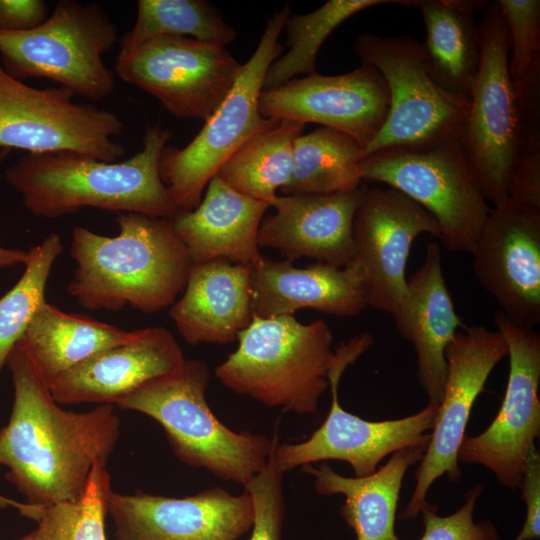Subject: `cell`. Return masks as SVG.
I'll return each mask as SVG.
<instances>
[{
    "label": "cell",
    "mask_w": 540,
    "mask_h": 540,
    "mask_svg": "<svg viewBox=\"0 0 540 540\" xmlns=\"http://www.w3.org/2000/svg\"><path fill=\"white\" fill-rule=\"evenodd\" d=\"M14 401L0 429V465L27 503L74 502L84 492L94 465L107 464L120 436L114 405L88 412L61 408L20 342L7 364Z\"/></svg>",
    "instance_id": "1"
},
{
    "label": "cell",
    "mask_w": 540,
    "mask_h": 540,
    "mask_svg": "<svg viewBox=\"0 0 540 540\" xmlns=\"http://www.w3.org/2000/svg\"><path fill=\"white\" fill-rule=\"evenodd\" d=\"M116 221V236L73 228L70 255L76 267L67 293L92 311L129 306L150 314L172 306L193 262L171 219L120 213Z\"/></svg>",
    "instance_id": "2"
},
{
    "label": "cell",
    "mask_w": 540,
    "mask_h": 540,
    "mask_svg": "<svg viewBox=\"0 0 540 540\" xmlns=\"http://www.w3.org/2000/svg\"><path fill=\"white\" fill-rule=\"evenodd\" d=\"M171 136L156 123L147 127L142 149L124 161L75 152L28 153L4 175L37 217L54 219L91 207L173 219L180 210L159 174L160 155Z\"/></svg>",
    "instance_id": "3"
},
{
    "label": "cell",
    "mask_w": 540,
    "mask_h": 540,
    "mask_svg": "<svg viewBox=\"0 0 540 540\" xmlns=\"http://www.w3.org/2000/svg\"><path fill=\"white\" fill-rule=\"evenodd\" d=\"M209 378L205 362L185 359L178 369L147 381L116 406L157 421L183 463L244 486L267 467L277 440L238 433L219 421L205 396Z\"/></svg>",
    "instance_id": "4"
},
{
    "label": "cell",
    "mask_w": 540,
    "mask_h": 540,
    "mask_svg": "<svg viewBox=\"0 0 540 540\" xmlns=\"http://www.w3.org/2000/svg\"><path fill=\"white\" fill-rule=\"evenodd\" d=\"M237 339V349L215 369L224 386L267 407L300 415L317 411L334 360L333 335L324 320L304 324L294 315L253 316Z\"/></svg>",
    "instance_id": "5"
},
{
    "label": "cell",
    "mask_w": 540,
    "mask_h": 540,
    "mask_svg": "<svg viewBox=\"0 0 540 540\" xmlns=\"http://www.w3.org/2000/svg\"><path fill=\"white\" fill-rule=\"evenodd\" d=\"M118 41V28L100 4L59 0L39 26L0 32V65L18 80L50 79L99 101L116 87L115 74L103 57Z\"/></svg>",
    "instance_id": "6"
},
{
    "label": "cell",
    "mask_w": 540,
    "mask_h": 540,
    "mask_svg": "<svg viewBox=\"0 0 540 540\" xmlns=\"http://www.w3.org/2000/svg\"><path fill=\"white\" fill-rule=\"evenodd\" d=\"M289 16L290 6L286 4L268 19L254 53L194 139L183 148H163L159 174L180 211L194 209L224 162L249 138L278 121L261 115L259 97L267 69L282 52L279 37Z\"/></svg>",
    "instance_id": "7"
},
{
    "label": "cell",
    "mask_w": 540,
    "mask_h": 540,
    "mask_svg": "<svg viewBox=\"0 0 540 540\" xmlns=\"http://www.w3.org/2000/svg\"><path fill=\"white\" fill-rule=\"evenodd\" d=\"M362 180L408 196L436 220L440 246L472 253L490 208L459 139L388 148L362 158Z\"/></svg>",
    "instance_id": "8"
},
{
    "label": "cell",
    "mask_w": 540,
    "mask_h": 540,
    "mask_svg": "<svg viewBox=\"0 0 540 540\" xmlns=\"http://www.w3.org/2000/svg\"><path fill=\"white\" fill-rule=\"evenodd\" d=\"M353 49L362 64L374 67L382 75L390 97L385 123L362 149V158L388 148L460 140L469 100L438 84L422 43L408 36L362 33Z\"/></svg>",
    "instance_id": "9"
},
{
    "label": "cell",
    "mask_w": 540,
    "mask_h": 540,
    "mask_svg": "<svg viewBox=\"0 0 540 540\" xmlns=\"http://www.w3.org/2000/svg\"><path fill=\"white\" fill-rule=\"evenodd\" d=\"M373 342L372 335L363 332L339 344L327 376L332 397L329 413L307 440L275 444L270 459L280 472L340 460L353 468L355 477H363L375 472L388 455L430 436L439 405L428 404L413 415L384 421H368L341 407L338 386L342 375Z\"/></svg>",
    "instance_id": "10"
},
{
    "label": "cell",
    "mask_w": 540,
    "mask_h": 540,
    "mask_svg": "<svg viewBox=\"0 0 540 540\" xmlns=\"http://www.w3.org/2000/svg\"><path fill=\"white\" fill-rule=\"evenodd\" d=\"M73 96L63 86H28L0 65V150L75 152L106 162L125 155V147L115 140L123 132L121 118L107 109L74 103Z\"/></svg>",
    "instance_id": "11"
},
{
    "label": "cell",
    "mask_w": 540,
    "mask_h": 540,
    "mask_svg": "<svg viewBox=\"0 0 540 540\" xmlns=\"http://www.w3.org/2000/svg\"><path fill=\"white\" fill-rule=\"evenodd\" d=\"M478 24L481 56L460 142L485 199L509 198L515 161L516 104L508 69L510 41L497 1H487Z\"/></svg>",
    "instance_id": "12"
},
{
    "label": "cell",
    "mask_w": 540,
    "mask_h": 540,
    "mask_svg": "<svg viewBox=\"0 0 540 540\" xmlns=\"http://www.w3.org/2000/svg\"><path fill=\"white\" fill-rule=\"evenodd\" d=\"M493 321L508 349L505 396L491 424L476 436L464 437L458 461L484 466L501 485L516 491L540 435V334L500 310Z\"/></svg>",
    "instance_id": "13"
},
{
    "label": "cell",
    "mask_w": 540,
    "mask_h": 540,
    "mask_svg": "<svg viewBox=\"0 0 540 540\" xmlns=\"http://www.w3.org/2000/svg\"><path fill=\"white\" fill-rule=\"evenodd\" d=\"M224 46L183 36L151 39L116 57L114 72L177 118L206 120L242 71Z\"/></svg>",
    "instance_id": "14"
},
{
    "label": "cell",
    "mask_w": 540,
    "mask_h": 540,
    "mask_svg": "<svg viewBox=\"0 0 540 540\" xmlns=\"http://www.w3.org/2000/svg\"><path fill=\"white\" fill-rule=\"evenodd\" d=\"M507 355V345L500 333L483 325L463 326L448 344L444 395L427 449L415 473L414 490L401 519H412L420 514L427 492L443 475L451 482L460 480L458 451L466 436L474 402L492 370Z\"/></svg>",
    "instance_id": "15"
},
{
    "label": "cell",
    "mask_w": 540,
    "mask_h": 540,
    "mask_svg": "<svg viewBox=\"0 0 540 540\" xmlns=\"http://www.w3.org/2000/svg\"><path fill=\"white\" fill-rule=\"evenodd\" d=\"M422 233L439 235L427 210L393 188L365 187L353 220L352 263L368 307L393 315L402 304L410 248Z\"/></svg>",
    "instance_id": "16"
},
{
    "label": "cell",
    "mask_w": 540,
    "mask_h": 540,
    "mask_svg": "<svg viewBox=\"0 0 540 540\" xmlns=\"http://www.w3.org/2000/svg\"><path fill=\"white\" fill-rule=\"evenodd\" d=\"M473 272L501 312L540 323V206L508 198L490 209L476 240Z\"/></svg>",
    "instance_id": "17"
},
{
    "label": "cell",
    "mask_w": 540,
    "mask_h": 540,
    "mask_svg": "<svg viewBox=\"0 0 540 540\" xmlns=\"http://www.w3.org/2000/svg\"><path fill=\"white\" fill-rule=\"evenodd\" d=\"M389 105L385 80L365 64L341 75L294 78L259 97L264 118L321 124L351 136L362 149L381 130Z\"/></svg>",
    "instance_id": "18"
},
{
    "label": "cell",
    "mask_w": 540,
    "mask_h": 540,
    "mask_svg": "<svg viewBox=\"0 0 540 540\" xmlns=\"http://www.w3.org/2000/svg\"><path fill=\"white\" fill-rule=\"evenodd\" d=\"M115 540H237L253 525L252 497L215 487L183 498L111 491Z\"/></svg>",
    "instance_id": "19"
},
{
    "label": "cell",
    "mask_w": 540,
    "mask_h": 540,
    "mask_svg": "<svg viewBox=\"0 0 540 540\" xmlns=\"http://www.w3.org/2000/svg\"><path fill=\"white\" fill-rule=\"evenodd\" d=\"M185 361L173 334L162 326L138 329L128 342L106 348L55 378L48 386L59 404L116 405L149 380Z\"/></svg>",
    "instance_id": "20"
},
{
    "label": "cell",
    "mask_w": 540,
    "mask_h": 540,
    "mask_svg": "<svg viewBox=\"0 0 540 540\" xmlns=\"http://www.w3.org/2000/svg\"><path fill=\"white\" fill-rule=\"evenodd\" d=\"M365 186L329 194L276 196L275 212L260 225L258 245L286 260L311 258L345 267L354 258L353 220Z\"/></svg>",
    "instance_id": "21"
},
{
    "label": "cell",
    "mask_w": 540,
    "mask_h": 540,
    "mask_svg": "<svg viewBox=\"0 0 540 540\" xmlns=\"http://www.w3.org/2000/svg\"><path fill=\"white\" fill-rule=\"evenodd\" d=\"M392 316L398 334L413 345L417 380L428 404L439 405L447 377L445 351L463 327L446 286L439 243H428L425 260L407 279L405 299Z\"/></svg>",
    "instance_id": "22"
},
{
    "label": "cell",
    "mask_w": 540,
    "mask_h": 540,
    "mask_svg": "<svg viewBox=\"0 0 540 540\" xmlns=\"http://www.w3.org/2000/svg\"><path fill=\"white\" fill-rule=\"evenodd\" d=\"M253 316L272 318L313 309L336 317H353L368 306L354 263L336 267L316 262L304 268L262 255L252 265Z\"/></svg>",
    "instance_id": "23"
},
{
    "label": "cell",
    "mask_w": 540,
    "mask_h": 540,
    "mask_svg": "<svg viewBox=\"0 0 540 540\" xmlns=\"http://www.w3.org/2000/svg\"><path fill=\"white\" fill-rule=\"evenodd\" d=\"M169 315L190 345L233 342L253 320L252 265L221 259L193 263Z\"/></svg>",
    "instance_id": "24"
},
{
    "label": "cell",
    "mask_w": 540,
    "mask_h": 540,
    "mask_svg": "<svg viewBox=\"0 0 540 540\" xmlns=\"http://www.w3.org/2000/svg\"><path fill=\"white\" fill-rule=\"evenodd\" d=\"M269 207L235 191L216 174L200 203L171 221L193 263L221 259L253 265L262 257L258 233Z\"/></svg>",
    "instance_id": "25"
},
{
    "label": "cell",
    "mask_w": 540,
    "mask_h": 540,
    "mask_svg": "<svg viewBox=\"0 0 540 540\" xmlns=\"http://www.w3.org/2000/svg\"><path fill=\"white\" fill-rule=\"evenodd\" d=\"M429 440L430 436L394 452L387 463L363 477L340 475L327 463L302 468L314 477L319 495L345 497L341 515L357 540H399L394 525L402 482L408 468L423 458Z\"/></svg>",
    "instance_id": "26"
},
{
    "label": "cell",
    "mask_w": 540,
    "mask_h": 540,
    "mask_svg": "<svg viewBox=\"0 0 540 540\" xmlns=\"http://www.w3.org/2000/svg\"><path fill=\"white\" fill-rule=\"evenodd\" d=\"M487 1L414 0L426 27L423 45L429 69L449 93L470 99L481 47L475 13Z\"/></svg>",
    "instance_id": "27"
},
{
    "label": "cell",
    "mask_w": 540,
    "mask_h": 540,
    "mask_svg": "<svg viewBox=\"0 0 540 540\" xmlns=\"http://www.w3.org/2000/svg\"><path fill=\"white\" fill-rule=\"evenodd\" d=\"M137 333L138 330L126 331L88 316L66 313L44 301L19 342L49 385L90 356L128 342Z\"/></svg>",
    "instance_id": "28"
},
{
    "label": "cell",
    "mask_w": 540,
    "mask_h": 540,
    "mask_svg": "<svg viewBox=\"0 0 540 540\" xmlns=\"http://www.w3.org/2000/svg\"><path fill=\"white\" fill-rule=\"evenodd\" d=\"M362 146L351 136L321 127L294 143L293 168L280 189L285 195L329 194L360 188Z\"/></svg>",
    "instance_id": "29"
},
{
    "label": "cell",
    "mask_w": 540,
    "mask_h": 540,
    "mask_svg": "<svg viewBox=\"0 0 540 540\" xmlns=\"http://www.w3.org/2000/svg\"><path fill=\"white\" fill-rule=\"evenodd\" d=\"M304 128L298 121H277L242 144L217 175L240 194L271 204L291 176L294 143Z\"/></svg>",
    "instance_id": "30"
},
{
    "label": "cell",
    "mask_w": 540,
    "mask_h": 540,
    "mask_svg": "<svg viewBox=\"0 0 540 540\" xmlns=\"http://www.w3.org/2000/svg\"><path fill=\"white\" fill-rule=\"evenodd\" d=\"M161 36H183L221 46L232 43L236 31L204 0H139L133 27L119 40L117 57Z\"/></svg>",
    "instance_id": "31"
},
{
    "label": "cell",
    "mask_w": 540,
    "mask_h": 540,
    "mask_svg": "<svg viewBox=\"0 0 540 540\" xmlns=\"http://www.w3.org/2000/svg\"><path fill=\"white\" fill-rule=\"evenodd\" d=\"M383 4L413 7L414 0H330L307 14L289 16L284 29L289 50L267 69L263 90L278 87L298 75L316 73V57L328 36L354 14Z\"/></svg>",
    "instance_id": "32"
},
{
    "label": "cell",
    "mask_w": 540,
    "mask_h": 540,
    "mask_svg": "<svg viewBox=\"0 0 540 540\" xmlns=\"http://www.w3.org/2000/svg\"><path fill=\"white\" fill-rule=\"evenodd\" d=\"M62 250V239L57 233H50L40 244L31 247L22 276L0 298V373L36 309L46 301L47 281Z\"/></svg>",
    "instance_id": "33"
},
{
    "label": "cell",
    "mask_w": 540,
    "mask_h": 540,
    "mask_svg": "<svg viewBox=\"0 0 540 540\" xmlns=\"http://www.w3.org/2000/svg\"><path fill=\"white\" fill-rule=\"evenodd\" d=\"M516 104L515 161L508 195L540 206V57L512 80Z\"/></svg>",
    "instance_id": "34"
},
{
    "label": "cell",
    "mask_w": 540,
    "mask_h": 540,
    "mask_svg": "<svg viewBox=\"0 0 540 540\" xmlns=\"http://www.w3.org/2000/svg\"><path fill=\"white\" fill-rule=\"evenodd\" d=\"M107 464L94 465L86 488L74 502L46 506L33 531L35 540H106L105 517L111 492Z\"/></svg>",
    "instance_id": "35"
},
{
    "label": "cell",
    "mask_w": 540,
    "mask_h": 540,
    "mask_svg": "<svg viewBox=\"0 0 540 540\" xmlns=\"http://www.w3.org/2000/svg\"><path fill=\"white\" fill-rule=\"evenodd\" d=\"M507 26L511 58L508 69L511 79L522 76L540 57V1L498 0Z\"/></svg>",
    "instance_id": "36"
},
{
    "label": "cell",
    "mask_w": 540,
    "mask_h": 540,
    "mask_svg": "<svg viewBox=\"0 0 540 540\" xmlns=\"http://www.w3.org/2000/svg\"><path fill=\"white\" fill-rule=\"evenodd\" d=\"M482 492L481 484L471 487L463 505L449 516L437 515V506L426 501L420 510L424 524L420 540H500L490 521L474 522V509Z\"/></svg>",
    "instance_id": "37"
},
{
    "label": "cell",
    "mask_w": 540,
    "mask_h": 540,
    "mask_svg": "<svg viewBox=\"0 0 540 540\" xmlns=\"http://www.w3.org/2000/svg\"><path fill=\"white\" fill-rule=\"evenodd\" d=\"M282 477L270 459L267 467L244 485L254 506L250 540H280L284 518Z\"/></svg>",
    "instance_id": "38"
},
{
    "label": "cell",
    "mask_w": 540,
    "mask_h": 540,
    "mask_svg": "<svg viewBox=\"0 0 540 540\" xmlns=\"http://www.w3.org/2000/svg\"><path fill=\"white\" fill-rule=\"evenodd\" d=\"M521 498L526 505V517L520 533L514 540L540 538V455L534 447L525 462L520 485Z\"/></svg>",
    "instance_id": "39"
},
{
    "label": "cell",
    "mask_w": 540,
    "mask_h": 540,
    "mask_svg": "<svg viewBox=\"0 0 540 540\" xmlns=\"http://www.w3.org/2000/svg\"><path fill=\"white\" fill-rule=\"evenodd\" d=\"M48 16V4L43 0H0V32L28 31Z\"/></svg>",
    "instance_id": "40"
},
{
    "label": "cell",
    "mask_w": 540,
    "mask_h": 540,
    "mask_svg": "<svg viewBox=\"0 0 540 540\" xmlns=\"http://www.w3.org/2000/svg\"><path fill=\"white\" fill-rule=\"evenodd\" d=\"M11 150H0V165L4 159L9 155ZM1 176V173H0ZM29 258V251L20 249L5 248L0 245V269L14 267L19 264L25 265Z\"/></svg>",
    "instance_id": "41"
},
{
    "label": "cell",
    "mask_w": 540,
    "mask_h": 540,
    "mask_svg": "<svg viewBox=\"0 0 540 540\" xmlns=\"http://www.w3.org/2000/svg\"><path fill=\"white\" fill-rule=\"evenodd\" d=\"M8 507H13L17 509L22 516L37 521L40 516L39 514L42 513L45 506L21 503L0 494V508Z\"/></svg>",
    "instance_id": "42"
},
{
    "label": "cell",
    "mask_w": 540,
    "mask_h": 540,
    "mask_svg": "<svg viewBox=\"0 0 540 540\" xmlns=\"http://www.w3.org/2000/svg\"><path fill=\"white\" fill-rule=\"evenodd\" d=\"M18 540H35L33 533H30L28 535H25L24 537L18 539Z\"/></svg>",
    "instance_id": "43"
}]
</instances>
